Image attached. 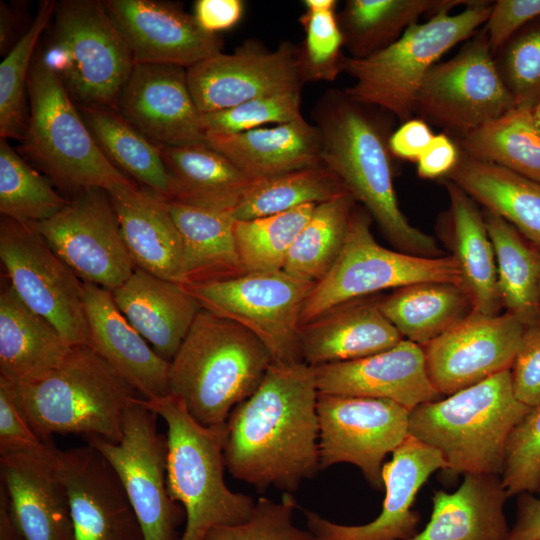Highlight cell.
Listing matches in <instances>:
<instances>
[{
    "mask_svg": "<svg viewBox=\"0 0 540 540\" xmlns=\"http://www.w3.org/2000/svg\"><path fill=\"white\" fill-rule=\"evenodd\" d=\"M272 363L267 348L250 331L202 308L170 361L169 394L198 423L223 425L257 390Z\"/></svg>",
    "mask_w": 540,
    "mask_h": 540,
    "instance_id": "3957f363",
    "label": "cell"
},
{
    "mask_svg": "<svg viewBox=\"0 0 540 540\" xmlns=\"http://www.w3.org/2000/svg\"><path fill=\"white\" fill-rule=\"evenodd\" d=\"M67 203L28 165L7 139L0 140V213L21 223L37 224L56 215Z\"/></svg>",
    "mask_w": 540,
    "mask_h": 540,
    "instance_id": "ee69618b",
    "label": "cell"
},
{
    "mask_svg": "<svg viewBox=\"0 0 540 540\" xmlns=\"http://www.w3.org/2000/svg\"><path fill=\"white\" fill-rule=\"evenodd\" d=\"M16 17L13 11L3 2L0 4V48L1 53L7 50L14 39L16 31ZM11 49V48H10Z\"/></svg>",
    "mask_w": 540,
    "mask_h": 540,
    "instance_id": "91938a15",
    "label": "cell"
},
{
    "mask_svg": "<svg viewBox=\"0 0 540 540\" xmlns=\"http://www.w3.org/2000/svg\"><path fill=\"white\" fill-rule=\"evenodd\" d=\"M302 90L258 97L231 108L201 114L205 134L239 133L302 116Z\"/></svg>",
    "mask_w": 540,
    "mask_h": 540,
    "instance_id": "c3c4849f",
    "label": "cell"
},
{
    "mask_svg": "<svg viewBox=\"0 0 540 540\" xmlns=\"http://www.w3.org/2000/svg\"><path fill=\"white\" fill-rule=\"evenodd\" d=\"M316 205L306 204L279 214L236 220V246L246 273L283 270L296 237Z\"/></svg>",
    "mask_w": 540,
    "mask_h": 540,
    "instance_id": "7bdbcfd3",
    "label": "cell"
},
{
    "mask_svg": "<svg viewBox=\"0 0 540 540\" xmlns=\"http://www.w3.org/2000/svg\"><path fill=\"white\" fill-rule=\"evenodd\" d=\"M403 339L378 300L367 297L333 306L299 329L302 360L312 367L364 358Z\"/></svg>",
    "mask_w": 540,
    "mask_h": 540,
    "instance_id": "4316f807",
    "label": "cell"
},
{
    "mask_svg": "<svg viewBox=\"0 0 540 540\" xmlns=\"http://www.w3.org/2000/svg\"><path fill=\"white\" fill-rule=\"evenodd\" d=\"M348 192L338 176L319 164L252 180L232 215L250 220L279 214L306 204H319Z\"/></svg>",
    "mask_w": 540,
    "mask_h": 540,
    "instance_id": "60d3db41",
    "label": "cell"
},
{
    "mask_svg": "<svg viewBox=\"0 0 540 540\" xmlns=\"http://www.w3.org/2000/svg\"><path fill=\"white\" fill-rule=\"evenodd\" d=\"M57 450L34 431L20 406L15 384L0 377V456L25 453L51 457Z\"/></svg>",
    "mask_w": 540,
    "mask_h": 540,
    "instance_id": "816d5d0a",
    "label": "cell"
},
{
    "mask_svg": "<svg viewBox=\"0 0 540 540\" xmlns=\"http://www.w3.org/2000/svg\"><path fill=\"white\" fill-rule=\"evenodd\" d=\"M515 107L482 28L452 58L429 70L415 113L459 139Z\"/></svg>",
    "mask_w": 540,
    "mask_h": 540,
    "instance_id": "7c38bea8",
    "label": "cell"
},
{
    "mask_svg": "<svg viewBox=\"0 0 540 540\" xmlns=\"http://www.w3.org/2000/svg\"><path fill=\"white\" fill-rule=\"evenodd\" d=\"M450 208L448 225L455 258L475 312L498 315L503 308L495 253L483 213L460 187L445 181Z\"/></svg>",
    "mask_w": 540,
    "mask_h": 540,
    "instance_id": "1f68e13d",
    "label": "cell"
},
{
    "mask_svg": "<svg viewBox=\"0 0 540 540\" xmlns=\"http://www.w3.org/2000/svg\"><path fill=\"white\" fill-rule=\"evenodd\" d=\"M56 2L40 3L36 17L0 64V136L23 139L26 130L24 89L36 43L53 17Z\"/></svg>",
    "mask_w": 540,
    "mask_h": 540,
    "instance_id": "f6af8a7d",
    "label": "cell"
},
{
    "mask_svg": "<svg viewBox=\"0 0 540 540\" xmlns=\"http://www.w3.org/2000/svg\"><path fill=\"white\" fill-rule=\"evenodd\" d=\"M136 268L186 285L183 243L168 200L137 183L106 190Z\"/></svg>",
    "mask_w": 540,
    "mask_h": 540,
    "instance_id": "d4e9b609",
    "label": "cell"
},
{
    "mask_svg": "<svg viewBox=\"0 0 540 540\" xmlns=\"http://www.w3.org/2000/svg\"><path fill=\"white\" fill-rule=\"evenodd\" d=\"M318 388L305 362L272 363L257 390L226 421L224 458L258 492L293 493L320 471Z\"/></svg>",
    "mask_w": 540,
    "mask_h": 540,
    "instance_id": "6da1fadb",
    "label": "cell"
},
{
    "mask_svg": "<svg viewBox=\"0 0 540 540\" xmlns=\"http://www.w3.org/2000/svg\"><path fill=\"white\" fill-rule=\"evenodd\" d=\"M500 475L468 473L453 493L436 491L425 528L411 540H507Z\"/></svg>",
    "mask_w": 540,
    "mask_h": 540,
    "instance_id": "f546056e",
    "label": "cell"
},
{
    "mask_svg": "<svg viewBox=\"0 0 540 540\" xmlns=\"http://www.w3.org/2000/svg\"><path fill=\"white\" fill-rule=\"evenodd\" d=\"M502 306L525 327L540 323V249L500 216L484 210Z\"/></svg>",
    "mask_w": 540,
    "mask_h": 540,
    "instance_id": "74e56055",
    "label": "cell"
},
{
    "mask_svg": "<svg viewBox=\"0 0 540 540\" xmlns=\"http://www.w3.org/2000/svg\"><path fill=\"white\" fill-rule=\"evenodd\" d=\"M465 155L540 184V133L532 111L518 107L456 139Z\"/></svg>",
    "mask_w": 540,
    "mask_h": 540,
    "instance_id": "ab89813d",
    "label": "cell"
},
{
    "mask_svg": "<svg viewBox=\"0 0 540 540\" xmlns=\"http://www.w3.org/2000/svg\"><path fill=\"white\" fill-rule=\"evenodd\" d=\"M370 217L355 207L343 249L331 270L309 293L301 325L333 306L385 289L428 281L463 286L452 255L425 257L385 248L371 232Z\"/></svg>",
    "mask_w": 540,
    "mask_h": 540,
    "instance_id": "9c48e42d",
    "label": "cell"
},
{
    "mask_svg": "<svg viewBox=\"0 0 540 540\" xmlns=\"http://www.w3.org/2000/svg\"><path fill=\"white\" fill-rule=\"evenodd\" d=\"M111 293L129 323L168 362L202 309L186 285L139 268Z\"/></svg>",
    "mask_w": 540,
    "mask_h": 540,
    "instance_id": "83f0119b",
    "label": "cell"
},
{
    "mask_svg": "<svg viewBox=\"0 0 540 540\" xmlns=\"http://www.w3.org/2000/svg\"><path fill=\"white\" fill-rule=\"evenodd\" d=\"M82 113L101 150L121 172L170 200L171 184L163 146L147 138L116 110L82 107Z\"/></svg>",
    "mask_w": 540,
    "mask_h": 540,
    "instance_id": "f35d334b",
    "label": "cell"
},
{
    "mask_svg": "<svg viewBox=\"0 0 540 540\" xmlns=\"http://www.w3.org/2000/svg\"><path fill=\"white\" fill-rule=\"evenodd\" d=\"M117 112L151 141L164 147L205 142L187 69L167 64H135Z\"/></svg>",
    "mask_w": 540,
    "mask_h": 540,
    "instance_id": "7402d4cb",
    "label": "cell"
},
{
    "mask_svg": "<svg viewBox=\"0 0 540 540\" xmlns=\"http://www.w3.org/2000/svg\"><path fill=\"white\" fill-rule=\"evenodd\" d=\"M53 39L65 51L68 68L61 77L82 107L116 110L135 62L103 1L56 2Z\"/></svg>",
    "mask_w": 540,
    "mask_h": 540,
    "instance_id": "8fae6325",
    "label": "cell"
},
{
    "mask_svg": "<svg viewBox=\"0 0 540 540\" xmlns=\"http://www.w3.org/2000/svg\"><path fill=\"white\" fill-rule=\"evenodd\" d=\"M306 11L325 12L336 10L337 1L335 0H303Z\"/></svg>",
    "mask_w": 540,
    "mask_h": 540,
    "instance_id": "6125c7cd",
    "label": "cell"
},
{
    "mask_svg": "<svg viewBox=\"0 0 540 540\" xmlns=\"http://www.w3.org/2000/svg\"><path fill=\"white\" fill-rule=\"evenodd\" d=\"M459 155L456 141L446 133L435 134L430 145L416 162L417 174L423 179L447 176L456 166Z\"/></svg>",
    "mask_w": 540,
    "mask_h": 540,
    "instance_id": "9f6ffc18",
    "label": "cell"
},
{
    "mask_svg": "<svg viewBox=\"0 0 540 540\" xmlns=\"http://www.w3.org/2000/svg\"><path fill=\"white\" fill-rule=\"evenodd\" d=\"M315 284L280 270L247 272L228 280L186 286L202 308L255 335L273 363L292 364L303 362L300 319Z\"/></svg>",
    "mask_w": 540,
    "mask_h": 540,
    "instance_id": "30bf717a",
    "label": "cell"
},
{
    "mask_svg": "<svg viewBox=\"0 0 540 540\" xmlns=\"http://www.w3.org/2000/svg\"><path fill=\"white\" fill-rule=\"evenodd\" d=\"M510 371L517 399L531 408L540 405V323L525 328Z\"/></svg>",
    "mask_w": 540,
    "mask_h": 540,
    "instance_id": "f5cc1de1",
    "label": "cell"
},
{
    "mask_svg": "<svg viewBox=\"0 0 540 540\" xmlns=\"http://www.w3.org/2000/svg\"><path fill=\"white\" fill-rule=\"evenodd\" d=\"M55 462L68 495L74 540H144L118 475L95 447L58 450Z\"/></svg>",
    "mask_w": 540,
    "mask_h": 540,
    "instance_id": "d6986e66",
    "label": "cell"
},
{
    "mask_svg": "<svg viewBox=\"0 0 540 540\" xmlns=\"http://www.w3.org/2000/svg\"><path fill=\"white\" fill-rule=\"evenodd\" d=\"M465 0H347L337 13L349 57L363 59L394 43L422 16L451 11Z\"/></svg>",
    "mask_w": 540,
    "mask_h": 540,
    "instance_id": "8d00e7d4",
    "label": "cell"
},
{
    "mask_svg": "<svg viewBox=\"0 0 540 540\" xmlns=\"http://www.w3.org/2000/svg\"><path fill=\"white\" fill-rule=\"evenodd\" d=\"M142 402L167 425L168 490L185 512L178 540H204L215 527L248 520L256 501L231 491L224 480L226 423H198L172 394Z\"/></svg>",
    "mask_w": 540,
    "mask_h": 540,
    "instance_id": "8992f818",
    "label": "cell"
},
{
    "mask_svg": "<svg viewBox=\"0 0 540 540\" xmlns=\"http://www.w3.org/2000/svg\"><path fill=\"white\" fill-rule=\"evenodd\" d=\"M356 203L345 192L317 204L296 237L283 270L308 282L322 280L343 249Z\"/></svg>",
    "mask_w": 540,
    "mask_h": 540,
    "instance_id": "b9f144b4",
    "label": "cell"
},
{
    "mask_svg": "<svg viewBox=\"0 0 540 540\" xmlns=\"http://www.w3.org/2000/svg\"><path fill=\"white\" fill-rule=\"evenodd\" d=\"M507 540H540V498L530 493L519 495L516 522Z\"/></svg>",
    "mask_w": 540,
    "mask_h": 540,
    "instance_id": "680465c9",
    "label": "cell"
},
{
    "mask_svg": "<svg viewBox=\"0 0 540 540\" xmlns=\"http://www.w3.org/2000/svg\"><path fill=\"white\" fill-rule=\"evenodd\" d=\"M106 11L135 64L189 68L222 52L218 34L204 31L181 5L156 0H105Z\"/></svg>",
    "mask_w": 540,
    "mask_h": 540,
    "instance_id": "44dd1931",
    "label": "cell"
},
{
    "mask_svg": "<svg viewBox=\"0 0 540 540\" xmlns=\"http://www.w3.org/2000/svg\"><path fill=\"white\" fill-rule=\"evenodd\" d=\"M435 134L422 118H411L391 133L389 149L393 156L417 162L430 145Z\"/></svg>",
    "mask_w": 540,
    "mask_h": 540,
    "instance_id": "11a10c76",
    "label": "cell"
},
{
    "mask_svg": "<svg viewBox=\"0 0 540 540\" xmlns=\"http://www.w3.org/2000/svg\"><path fill=\"white\" fill-rule=\"evenodd\" d=\"M157 415L139 398L127 410L120 441L89 436L118 475L140 524L144 540H178L185 516L167 485V437L159 433Z\"/></svg>",
    "mask_w": 540,
    "mask_h": 540,
    "instance_id": "4fadbf2b",
    "label": "cell"
},
{
    "mask_svg": "<svg viewBox=\"0 0 540 540\" xmlns=\"http://www.w3.org/2000/svg\"><path fill=\"white\" fill-rule=\"evenodd\" d=\"M298 508L291 493H283L279 502L260 497L248 520L213 528L204 540H315L308 529L294 524Z\"/></svg>",
    "mask_w": 540,
    "mask_h": 540,
    "instance_id": "681fc988",
    "label": "cell"
},
{
    "mask_svg": "<svg viewBox=\"0 0 540 540\" xmlns=\"http://www.w3.org/2000/svg\"><path fill=\"white\" fill-rule=\"evenodd\" d=\"M299 22L305 32L296 52V66L302 83L334 81L343 72L346 56L336 10H305Z\"/></svg>",
    "mask_w": 540,
    "mask_h": 540,
    "instance_id": "bcb514c9",
    "label": "cell"
},
{
    "mask_svg": "<svg viewBox=\"0 0 540 540\" xmlns=\"http://www.w3.org/2000/svg\"><path fill=\"white\" fill-rule=\"evenodd\" d=\"M525 326L505 312L469 316L422 346L429 378L441 395H451L510 370Z\"/></svg>",
    "mask_w": 540,
    "mask_h": 540,
    "instance_id": "ac0fdd59",
    "label": "cell"
},
{
    "mask_svg": "<svg viewBox=\"0 0 540 540\" xmlns=\"http://www.w3.org/2000/svg\"><path fill=\"white\" fill-rule=\"evenodd\" d=\"M317 413L320 470L353 464L382 489L384 459L408 437L410 410L387 399L319 393Z\"/></svg>",
    "mask_w": 540,
    "mask_h": 540,
    "instance_id": "2e32d148",
    "label": "cell"
},
{
    "mask_svg": "<svg viewBox=\"0 0 540 540\" xmlns=\"http://www.w3.org/2000/svg\"><path fill=\"white\" fill-rule=\"evenodd\" d=\"M206 143L252 180L322 164V138L303 116L269 128L206 134Z\"/></svg>",
    "mask_w": 540,
    "mask_h": 540,
    "instance_id": "f1b7e54d",
    "label": "cell"
},
{
    "mask_svg": "<svg viewBox=\"0 0 540 540\" xmlns=\"http://www.w3.org/2000/svg\"><path fill=\"white\" fill-rule=\"evenodd\" d=\"M32 225L84 283L112 291L136 269L104 189L81 190L56 215Z\"/></svg>",
    "mask_w": 540,
    "mask_h": 540,
    "instance_id": "9a60e30c",
    "label": "cell"
},
{
    "mask_svg": "<svg viewBox=\"0 0 540 540\" xmlns=\"http://www.w3.org/2000/svg\"><path fill=\"white\" fill-rule=\"evenodd\" d=\"M0 259L10 286L72 346L90 345L83 282L32 224L0 221Z\"/></svg>",
    "mask_w": 540,
    "mask_h": 540,
    "instance_id": "5bb4252c",
    "label": "cell"
},
{
    "mask_svg": "<svg viewBox=\"0 0 540 540\" xmlns=\"http://www.w3.org/2000/svg\"><path fill=\"white\" fill-rule=\"evenodd\" d=\"M243 13L244 2L241 0H197L193 15L204 31L218 34L233 28Z\"/></svg>",
    "mask_w": 540,
    "mask_h": 540,
    "instance_id": "6f0895ef",
    "label": "cell"
},
{
    "mask_svg": "<svg viewBox=\"0 0 540 540\" xmlns=\"http://www.w3.org/2000/svg\"><path fill=\"white\" fill-rule=\"evenodd\" d=\"M320 394L394 401L409 410L441 398L422 346L403 339L382 352L313 367Z\"/></svg>",
    "mask_w": 540,
    "mask_h": 540,
    "instance_id": "603a6c76",
    "label": "cell"
},
{
    "mask_svg": "<svg viewBox=\"0 0 540 540\" xmlns=\"http://www.w3.org/2000/svg\"><path fill=\"white\" fill-rule=\"evenodd\" d=\"M169 210L183 243L186 285L236 278L246 274L230 211L210 210L169 201Z\"/></svg>",
    "mask_w": 540,
    "mask_h": 540,
    "instance_id": "836d02e7",
    "label": "cell"
},
{
    "mask_svg": "<svg viewBox=\"0 0 540 540\" xmlns=\"http://www.w3.org/2000/svg\"><path fill=\"white\" fill-rule=\"evenodd\" d=\"M56 454L0 456V485L22 540H74L68 495L56 466Z\"/></svg>",
    "mask_w": 540,
    "mask_h": 540,
    "instance_id": "cb8c5ba5",
    "label": "cell"
},
{
    "mask_svg": "<svg viewBox=\"0 0 540 540\" xmlns=\"http://www.w3.org/2000/svg\"><path fill=\"white\" fill-rule=\"evenodd\" d=\"M83 289L90 346L144 399L167 396L170 362L129 323L110 290L84 282Z\"/></svg>",
    "mask_w": 540,
    "mask_h": 540,
    "instance_id": "484cf974",
    "label": "cell"
},
{
    "mask_svg": "<svg viewBox=\"0 0 540 540\" xmlns=\"http://www.w3.org/2000/svg\"><path fill=\"white\" fill-rule=\"evenodd\" d=\"M493 2L470 0L457 14L441 11L410 26L394 43L363 59L345 56L343 72L354 82L344 89L352 100L381 108L405 122L429 70L441 57L485 25Z\"/></svg>",
    "mask_w": 540,
    "mask_h": 540,
    "instance_id": "52a82bcc",
    "label": "cell"
},
{
    "mask_svg": "<svg viewBox=\"0 0 540 540\" xmlns=\"http://www.w3.org/2000/svg\"><path fill=\"white\" fill-rule=\"evenodd\" d=\"M26 90L30 116L23 150L53 182L75 193L135 182L107 158L61 78L40 58L30 67Z\"/></svg>",
    "mask_w": 540,
    "mask_h": 540,
    "instance_id": "ba28073f",
    "label": "cell"
},
{
    "mask_svg": "<svg viewBox=\"0 0 540 540\" xmlns=\"http://www.w3.org/2000/svg\"><path fill=\"white\" fill-rule=\"evenodd\" d=\"M493 55L516 106L532 109L540 101V16L521 28Z\"/></svg>",
    "mask_w": 540,
    "mask_h": 540,
    "instance_id": "7dc6e473",
    "label": "cell"
},
{
    "mask_svg": "<svg viewBox=\"0 0 540 540\" xmlns=\"http://www.w3.org/2000/svg\"><path fill=\"white\" fill-rule=\"evenodd\" d=\"M18 401L38 436H97L120 441L128 408L139 392L90 345H74L46 376L15 384Z\"/></svg>",
    "mask_w": 540,
    "mask_h": 540,
    "instance_id": "5b68a950",
    "label": "cell"
},
{
    "mask_svg": "<svg viewBox=\"0 0 540 540\" xmlns=\"http://www.w3.org/2000/svg\"><path fill=\"white\" fill-rule=\"evenodd\" d=\"M540 16V0H497L484 25L494 54L514 34Z\"/></svg>",
    "mask_w": 540,
    "mask_h": 540,
    "instance_id": "db71d44e",
    "label": "cell"
},
{
    "mask_svg": "<svg viewBox=\"0 0 540 540\" xmlns=\"http://www.w3.org/2000/svg\"><path fill=\"white\" fill-rule=\"evenodd\" d=\"M500 477L508 497L540 493V405L510 433Z\"/></svg>",
    "mask_w": 540,
    "mask_h": 540,
    "instance_id": "f907efd6",
    "label": "cell"
},
{
    "mask_svg": "<svg viewBox=\"0 0 540 540\" xmlns=\"http://www.w3.org/2000/svg\"><path fill=\"white\" fill-rule=\"evenodd\" d=\"M372 108L352 100L344 90H328L317 100L312 118L322 138V163L398 251L440 257L433 237L414 227L399 207L388 144L391 133Z\"/></svg>",
    "mask_w": 540,
    "mask_h": 540,
    "instance_id": "7a4b0ae2",
    "label": "cell"
},
{
    "mask_svg": "<svg viewBox=\"0 0 540 540\" xmlns=\"http://www.w3.org/2000/svg\"><path fill=\"white\" fill-rule=\"evenodd\" d=\"M438 469H446L441 453L408 435L383 466L385 498L374 520L364 525H344L303 509L307 529L315 540H411L420 522L419 514L412 509L416 495Z\"/></svg>",
    "mask_w": 540,
    "mask_h": 540,
    "instance_id": "ffe728a7",
    "label": "cell"
},
{
    "mask_svg": "<svg viewBox=\"0 0 540 540\" xmlns=\"http://www.w3.org/2000/svg\"><path fill=\"white\" fill-rule=\"evenodd\" d=\"M535 125L540 133V101L531 109Z\"/></svg>",
    "mask_w": 540,
    "mask_h": 540,
    "instance_id": "be15d7a7",
    "label": "cell"
},
{
    "mask_svg": "<svg viewBox=\"0 0 540 540\" xmlns=\"http://www.w3.org/2000/svg\"><path fill=\"white\" fill-rule=\"evenodd\" d=\"M531 409L517 399L505 370L413 408L408 433L438 450L453 474L500 475L510 433Z\"/></svg>",
    "mask_w": 540,
    "mask_h": 540,
    "instance_id": "277c9868",
    "label": "cell"
},
{
    "mask_svg": "<svg viewBox=\"0 0 540 540\" xmlns=\"http://www.w3.org/2000/svg\"><path fill=\"white\" fill-rule=\"evenodd\" d=\"M446 177L540 249L539 183L461 151L456 166Z\"/></svg>",
    "mask_w": 540,
    "mask_h": 540,
    "instance_id": "e575fe53",
    "label": "cell"
},
{
    "mask_svg": "<svg viewBox=\"0 0 540 540\" xmlns=\"http://www.w3.org/2000/svg\"><path fill=\"white\" fill-rule=\"evenodd\" d=\"M69 344L47 319L29 309L9 285L0 292V377L36 381L57 368Z\"/></svg>",
    "mask_w": 540,
    "mask_h": 540,
    "instance_id": "4dcf8cb0",
    "label": "cell"
},
{
    "mask_svg": "<svg viewBox=\"0 0 540 540\" xmlns=\"http://www.w3.org/2000/svg\"><path fill=\"white\" fill-rule=\"evenodd\" d=\"M0 540H22L10 513L8 498L0 485Z\"/></svg>",
    "mask_w": 540,
    "mask_h": 540,
    "instance_id": "94428289",
    "label": "cell"
},
{
    "mask_svg": "<svg viewBox=\"0 0 540 540\" xmlns=\"http://www.w3.org/2000/svg\"><path fill=\"white\" fill-rule=\"evenodd\" d=\"M378 306L404 339L420 346L438 338L474 311L463 286L437 281L397 288L379 299Z\"/></svg>",
    "mask_w": 540,
    "mask_h": 540,
    "instance_id": "d590c367",
    "label": "cell"
},
{
    "mask_svg": "<svg viewBox=\"0 0 540 540\" xmlns=\"http://www.w3.org/2000/svg\"><path fill=\"white\" fill-rule=\"evenodd\" d=\"M162 155L170 177L169 201L232 212L252 181L206 141L188 146H163Z\"/></svg>",
    "mask_w": 540,
    "mask_h": 540,
    "instance_id": "d6a6232c",
    "label": "cell"
},
{
    "mask_svg": "<svg viewBox=\"0 0 540 540\" xmlns=\"http://www.w3.org/2000/svg\"><path fill=\"white\" fill-rule=\"evenodd\" d=\"M296 52L297 44L290 41H282L272 50L258 40L248 39L230 54L220 52L187 68L189 89L199 112L302 90Z\"/></svg>",
    "mask_w": 540,
    "mask_h": 540,
    "instance_id": "e0dca14e",
    "label": "cell"
}]
</instances>
